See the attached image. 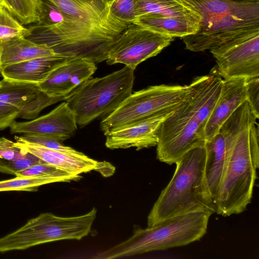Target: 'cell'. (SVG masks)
<instances>
[{
    "label": "cell",
    "instance_id": "obj_1",
    "mask_svg": "<svg viewBox=\"0 0 259 259\" xmlns=\"http://www.w3.org/2000/svg\"><path fill=\"white\" fill-rule=\"evenodd\" d=\"M223 78L217 66L186 85V95L157 131V158L171 165L190 150L204 147L205 128L220 95Z\"/></svg>",
    "mask_w": 259,
    "mask_h": 259
},
{
    "label": "cell",
    "instance_id": "obj_2",
    "mask_svg": "<svg viewBox=\"0 0 259 259\" xmlns=\"http://www.w3.org/2000/svg\"><path fill=\"white\" fill-rule=\"evenodd\" d=\"M201 15L197 31L182 37L186 49L212 50L259 33V0H185Z\"/></svg>",
    "mask_w": 259,
    "mask_h": 259
},
{
    "label": "cell",
    "instance_id": "obj_3",
    "mask_svg": "<svg viewBox=\"0 0 259 259\" xmlns=\"http://www.w3.org/2000/svg\"><path fill=\"white\" fill-rule=\"evenodd\" d=\"M204 146L194 148L176 162L174 174L161 191L147 218L148 227L187 212L205 210L215 213L206 185Z\"/></svg>",
    "mask_w": 259,
    "mask_h": 259
},
{
    "label": "cell",
    "instance_id": "obj_4",
    "mask_svg": "<svg viewBox=\"0 0 259 259\" xmlns=\"http://www.w3.org/2000/svg\"><path fill=\"white\" fill-rule=\"evenodd\" d=\"M211 214L205 210H194L168 218L146 229L135 227L131 237L101 252L98 258L125 257L186 245L206 234Z\"/></svg>",
    "mask_w": 259,
    "mask_h": 259
},
{
    "label": "cell",
    "instance_id": "obj_5",
    "mask_svg": "<svg viewBox=\"0 0 259 259\" xmlns=\"http://www.w3.org/2000/svg\"><path fill=\"white\" fill-rule=\"evenodd\" d=\"M258 128L257 122L243 131L231 150L215 204L218 214H239L251 201L259 167Z\"/></svg>",
    "mask_w": 259,
    "mask_h": 259
},
{
    "label": "cell",
    "instance_id": "obj_6",
    "mask_svg": "<svg viewBox=\"0 0 259 259\" xmlns=\"http://www.w3.org/2000/svg\"><path fill=\"white\" fill-rule=\"evenodd\" d=\"M134 70L125 66L102 77H90L65 97L77 124L85 126L115 110L132 93Z\"/></svg>",
    "mask_w": 259,
    "mask_h": 259
},
{
    "label": "cell",
    "instance_id": "obj_7",
    "mask_svg": "<svg viewBox=\"0 0 259 259\" xmlns=\"http://www.w3.org/2000/svg\"><path fill=\"white\" fill-rule=\"evenodd\" d=\"M186 85H151L135 92L101 121L105 136L152 116L175 110L184 98Z\"/></svg>",
    "mask_w": 259,
    "mask_h": 259
},
{
    "label": "cell",
    "instance_id": "obj_8",
    "mask_svg": "<svg viewBox=\"0 0 259 259\" xmlns=\"http://www.w3.org/2000/svg\"><path fill=\"white\" fill-rule=\"evenodd\" d=\"M257 119L245 101L225 121L217 133L205 142V178L214 206L231 150L239 135L257 123Z\"/></svg>",
    "mask_w": 259,
    "mask_h": 259
},
{
    "label": "cell",
    "instance_id": "obj_9",
    "mask_svg": "<svg viewBox=\"0 0 259 259\" xmlns=\"http://www.w3.org/2000/svg\"><path fill=\"white\" fill-rule=\"evenodd\" d=\"M173 40L171 36L132 23L117 36L106 61L108 65L121 63L135 70L142 62L158 55Z\"/></svg>",
    "mask_w": 259,
    "mask_h": 259
},
{
    "label": "cell",
    "instance_id": "obj_10",
    "mask_svg": "<svg viewBox=\"0 0 259 259\" xmlns=\"http://www.w3.org/2000/svg\"><path fill=\"white\" fill-rule=\"evenodd\" d=\"M210 52L223 79L259 76V34Z\"/></svg>",
    "mask_w": 259,
    "mask_h": 259
},
{
    "label": "cell",
    "instance_id": "obj_11",
    "mask_svg": "<svg viewBox=\"0 0 259 259\" xmlns=\"http://www.w3.org/2000/svg\"><path fill=\"white\" fill-rule=\"evenodd\" d=\"M64 16L118 36L129 24L113 18L107 0H51Z\"/></svg>",
    "mask_w": 259,
    "mask_h": 259
},
{
    "label": "cell",
    "instance_id": "obj_12",
    "mask_svg": "<svg viewBox=\"0 0 259 259\" xmlns=\"http://www.w3.org/2000/svg\"><path fill=\"white\" fill-rule=\"evenodd\" d=\"M74 113L64 101L49 113L28 121L15 120L10 126L12 134H34L61 142L70 138L77 130Z\"/></svg>",
    "mask_w": 259,
    "mask_h": 259
},
{
    "label": "cell",
    "instance_id": "obj_13",
    "mask_svg": "<svg viewBox=\"0 0 259 259\" xmlns=\"http://www.w3.org/2000/svg\"><path fill=\"white\" fill-rule=\"evenodd\" d=\"M97 70L96 63L82 59H69L54 69L37 85L38 89L52 97L65 98Z\"/></svg>",
    "mask_w": 259,
    "mask_h": 259
},
{
    "label": "cell",
    "instance_id": "obj_14",
    "mask_svg": "<svg viewBox=\"0 0 259 259\" xmlns=\"http://www.w3.org/2000/svg\"><path fill=\"white\" fill-rule=\"evenodd\" d=\"M175 110L152 116L106 135V147L110 149L134 147L139 150L156 146L160 124Z\"/></svg>",
    "mask_w": 259,
    "mask_h": 259
},
{
    "label": "cell",
    "instance_id": "obj_15",
    "mask_svg": "<svg viewBox=\"0 0 259 259\" xmlns=\"http://www.w3.org/2000/svg\"><path fill=\"white\" fill-rule=\"evenodd\" d=\"M246 100V79H223L219 96L205 126L206 141L212 138L225 121Z\"/></svg>",
    "mask_w": 259,
    "mask_h": 259
},
{
    "label": "cell",
    "instance_id": "obj_16",
    "mask_svg": "<svg viewBox=\"0 0 259 259\" xmlns=\"http://www.w3.org/2000/svg\"><path fill=\"white\" fill-rule=\"evenodd\" d=\"M38 91L36 84L4 78L0 81V130L10 127Z\"/></svg>",
    "mask_w": 259,
    "mask_h": 259
},
{
    "label": "cell",
    "instance_id": "obj_17",
    "mask_svg": "<svg viewBox=\"0 0 259 259\" xmlns=\"http://www.w3.org/2000/svg\"><path fill=\"white\" fill-rule=\"evenodd\" d=\"M16 142L26 151L45 162L74 175L96 170L100 162L77 151H63L26 142Z\"/></svg>",
    "mask_w": 259,
    "mask_h": 259
},
{
    "label": "cell",
    "instance_id": "obj_18",
    "mask_svg": "<svg viewBox=\"0 0 259 259\" xmlns=\"http://www.w3.org/2000/svg\"><path fill=\"white\" fill-rule=\"evenodd\" d=\"M69 60L53 54L10 65L2 69L4 78L38 84L57 67Z\"/></svg>",
    "mask_w": 259,
    "mask_h": 259
},
{
    "label": "cell",
    "instance_id": "obj_19",
    "mask_svg": "<svg viewBox=\"0 0 259 259\" xmlns=\"http://www.w3.org/2000/svg\"><path fill=\"white\" fill-rule=\"evenodd\" d=\"M53 54V51L46 45L34 43L23 35L2 40L1 70L10 65Z\"/></svg>",
    "mask_w": 259,
    "mask_h": 259
},
{
    "label": "cell",
    "instance_id": "obj_20",
    "mask_svg": "<svg viewBox=\"0 0 259 259\" xmlns=\"http://www.w3.org/2000/svg\"><path fill=\"white\" fill-rule=\"evenodd\" d=\"M199 23L189 19L166 17L156 14H147L139 16L133 22L152 31L173 37H183L194 34L198 29Z\"/></svg>",
    "mask_w": 259,
    "mask_h": 259
},
{
    "label": "cell",
    "instance_id": "obj_21",
    "mask_svg": "<svg viewBox=\"0 0 259 259\" xmlns=\"http://www.w3.org/2000/svg\"><path fill=\"white\" fill-rule=\"evenodd\" d=\"M134 3L137 17L156 14L199 22L201 20L200 14L185 0H134Z\"/></svg>",
    "mask_w": 259,
    "mask_h": 259
},
{
    "label": "cell",
    "instance_id": "obj_22",
    "mask_svg": "<svg viewBox=\"0 0 259 259\" xmlns=\"http://www.w3.org/2000/svg\"><path fill=\"white\" fill-rule=\"evenodd\" d=\"M63 182L57 177L44 176L31 177H17L0 181V192L28 191L37 190L40 186L48 184Z\"/></svg>",
    "mask_w": 259,
    "mask_h": 259
},
{
    "label": "cell",
    "instance_id": "obj_23",
    "mask_svg": "<svg viewBox=\"0 0 259 259\" xmlns=\"http://www.w3.org/2000/svg\"><path fill=\"white\" fill-rule=\"evenodd\" d=\"M6 9L22 24L37 23L38 0H4Z\"/></svg>",
    "mask_w": 259,
    "mask_h": 259
},
{
    "label": "cell",
    "instance_id": "obj_24",
    "mask_svg": "<svg viewBox=\"0 0 259 259\" xmlns=\"http://www.w3.org/2000/svg\"><path fill=\"white\" fill-rule=\"evenodd\" d=\"M64 100V98L50 97L39 89L36 97L20 111L18 118L32 120L47 107Z\"/></svg>",
    "mask_w": 259,
    "mask_h": 259
},
{
    "label": "cell",
    "instance_id": "obj_25",
    "mask_svg": "<svg viewBox=\"0 0 259 259\" xmlns=\"http://www.w3.org/2000/svg\"><path fill=\"white\" fill-rule=\"evenodd\" d=\"M27 151L16 142L5 137L0 138V172L6 169L15 160L22 157Z\"/></svg>",
    "mask_w": 259,
    "mask_h": 259
},
{
    "label": "cell",
    "instance_id": "obj_26",
    "mask_svg": "<svg viewBox=\"0 0 259 259\" xmlns=\"http://www.w3.org/2000/svg\"><path fill=\"white\" fill-rule=\"evenodd\" d=\"M28 28L13 16L5 8H0V39L5 40L18 35L25 36Z\"/></svg>",
    "mask_w": 259,
    "mask_h": 259
},
{
    "label": "cell",
    "instance_id": "obj_27",
    "mask_svg": "<svg viewBox=\"0 0 259 259\" xmlns=\"http://www.w3.org/2000/svg\"><path fill=\"white\" fill-rule=\"evenodd\" d=\"M38 25L48 26L61 22L64 15L58 7L51 0H38Z\"/></svg>",
    "mask_w": 259,
    "mask_h": 259
},
{
    "label": "cell",
    "instance_id": "obj_28",
    "mask_svg": "<svg viewBox=\"0 0 259 259\" xmlns=\"http://www.w3.org/2000/svg\"><path fill=\"white\" fill-rule=\"evenodd\" d=\"M109 4L110 15L121 22L130 24L137 17L134 0H113Z\"/></svg>",
    "mask_w": 259,
    "mask_h": 259
},
{
    "label": "cell",
    "instance_id": "obj_29",
    "mask_svg": "<svg viewBox=\"0 0 259 259\" xmlns=\"http://www.w3.org/2000/svg\"><path fill=\"white\" fill-rule=\"evenodd\" d=\"M16 141H20L36 145L51 149L66 152H75L71 147L65 146L63 142L46 136L34 134H24L20 136H15Z\"/></svg>",
    "mask_w": 259,
    "mask_h": 259
},
{
    "label": "cell",
    "instance_id": "obj_30",
    "mask_svg": "<svg viewBox=\"0 0 259 259\" xmlns=\"http://www.w3.org/2000/svg\"><path fill=\"white\" fill-rule=\"evenodd\" d=\"M247 101L253 113L259 117V76L246 79Z\"/></svg>",
    "mask_w": 259,
    "mask_h": 259
},
{
    "label": "cell",
    "instance_id": "obj_31",
    "mask_svg": "<svg viewBox=\"0 0 259 259\" xmlns=\"http://www.w3.org/2000/svg\"><path fill=\"white\" fill-rule=\"evenodd\" d=\"M97 171L100 172L104 176H109L114 172V167L106 161L100 162Z\"/></svg>",
    "mask_w": 259,
    "mask_h": 259
},
{
    "label": "cell",
    "instance_id": "obj_32",
    "mask_svg": "<svg viewBox=\"0 0 259 259\" xmlns=\"http://www.w3.org/2000/svg\"><path fill=\"white\" fill-rule=\"evenodd\" d=\"M0 8L6 9V6L4 0H0Z\"/></svg>",
    "mask_w": 259,
    "mask_h": 259
},
{
    "label": "cell",
    "instance_id": "obj_33",
    "mask_svg": "<svg viewBox=\"0 0 259 259\" xmlns=\"http://www.w3.org/2000/svg\"><path fill=\"white\" fill-rule=\"evenodd\" d=\"M2 40L0 39V73L1 72V50H2Z\"/></svg>",
    "mask_w": 259,
    "mask_h": 259
},
{
    "label": "cell",
    "instance_id": "obj_34",
    "mask_svg": "<svg viewBox=\"0 0 259 259\" xmlns=\"http://www.w3.org/2000/svg\"><path fill=\"white\" fill-rule=\"evenodd\" d=\"M108 3L109 4L110 2H111L113 0H107Z\"/></svg>",
    "mask_w": 259,
    "mask_h": 259
}]
</instances>
